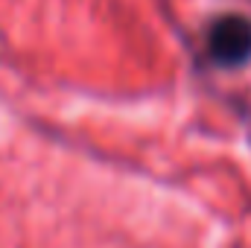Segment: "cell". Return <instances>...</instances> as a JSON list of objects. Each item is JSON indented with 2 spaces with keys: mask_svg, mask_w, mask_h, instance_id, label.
I'll list each match as a JSON object with an SVG mask.
<instances>
[{
  "mask_svg": "<svg viewBox=\"0 0 251 248\" xmlns=\"http://www.w3.org/2000/svg\"><path fill=\"white\" fill-rule=\"evenodd\" d=\"M207 56L219 67H243L251 62V18L222 15L207 29Z\"/></svg>",
  "mask_w": 251,
  "mask_h": 248,
  "instance_id": "cell-1",
  "label": "cell"
}]
</instances>
